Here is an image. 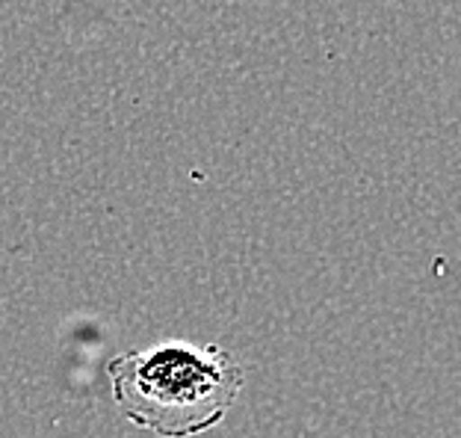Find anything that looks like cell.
Segmentation results:
<instances>
[{
	"instance_id": "obj_1",
	"label": "cell",
	"mask_w": 461,
	"mask_h": 438,
	"mask_svg": "<svg viewBox=\"0 0 461 438\" xmlns=\"http://www.w3.org/2000/svg\"><path fill=\"white\" fill-rule=\"evenodd\" d=\"M107 377L122 418L160 438L213 430L243 388V368L225 347L190 341L119 352Z\"/></svg>"
}]
</instances>
